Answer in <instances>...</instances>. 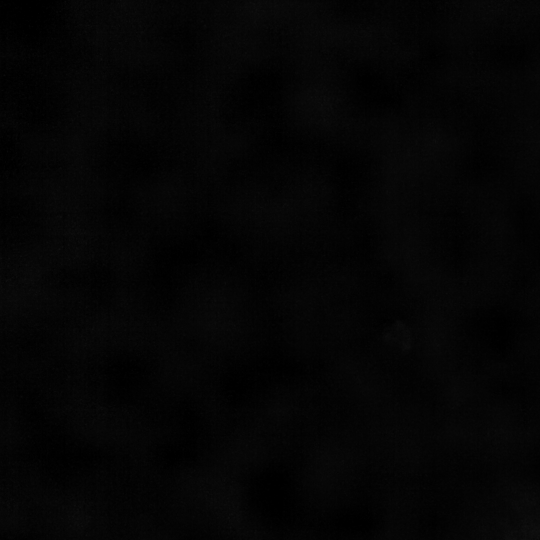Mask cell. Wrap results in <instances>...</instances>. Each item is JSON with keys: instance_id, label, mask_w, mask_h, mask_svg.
<instances>
[]
</instances>
